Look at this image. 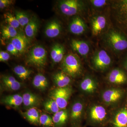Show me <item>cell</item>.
I'll return each mask as SVG.
<instances>
[{
    "instance_id": "obj_1",
    "label": "cell",
    "mask_w": 127,
    "mask_h": 127,
    "mask_svg": "<svg viewBox=\"0 0 127 127\" xmlns=\"http://www.w3.org/2000/svg\"><path fill=\"white\" fill-rule=\"evenodd\" d=\"M85 115L87 123L93 127H108L111 119L106 108L96 103L91 104L88 107Z\"/></svg>"
},
{
    "instance_id": "obj_2",
    "label": "cell",
    "mask_w": 127,
    "mask_h": 127,
    "mask_svg": "<svg viewBox=\"0 0 127 127\" xmlns=\"http://www.w3.org/2000/svg\"><path fill=\"white\" fill-rule=\"evenodd\" d=\"M111 14L116 26L127 37V0L114 1Z\"/></svg>"
},
{
    "instance_id": "obj_3",
    "label": "cell",
    "mask_w": 127,
    "mask_h": 127,
    "mask_svg": "<svg viewBox=\"0 0 127 127\" xmlns=\"http://www.w3.org/2000/svg\"><path fill=\"white\" fill-rule=\"evenodd\" d=\"M62 71L70 77L79 76L82 73V66L79 58L70 53L64 57L61 65Z\"/></svg>"
},
{
    "instance_id": "obj_4",
    "label": "cell",
    "mask_w": 127,
    "mask_h": 127,
    "mask_svg": "<svg viewBox=\"0 0 127 127\" xmlns=\"http://www.w3.org/2000/svg\"><path fill=\"white\" fill-rule=\"evenodd\" d=\"M47 60V52L45 48L40 45L34 46L30 50L26 59L27 64L37 68L46 65Z\"/></svg>"
},
{
    "instance_id": "obj_5",
    "label": "cell",
    "mask_w": 127,
    "mask_h": 127,
    "mask_svg": "<svg viewBox=\"0 0 127 127\" xmlns=\"http://www.w3.org/2000/svg\"><path fill=\"white\" fill-rule=\"evenodd\" d=\"M85 103L82 98L75 100L69 110V120L71 127H82V122L85 115Z\"/></svg>"
},
{
    "instance_id": "obj_6",
    "label": "cell",
    "mask_w": 127,
    "mask_h": 127,
    "mask_svg": "<svg viewBox=\"0 0 127 127\" xmlns=\"http://www.w3.org/2000/svg\"><path fill=\"white\" fill-rule=\"evenodd\" d=\"M106 41L112 49L122 51L127 49V37L123 33L117 30H111L106 36Z\"/></svg>"
},
{
    "instance_id": "obj_7",
    "label": "cell",
    "mask_w": 127,
    "mask_h": 127,
    "mask_svg": "<svg viewBox=\"0 0 127 127\" xmlns=\"http://www.w3.org/2000/svg\"><path fill=\"white\" fill-rule=\"evenodd\" d=\"M72 92L71 87L58 88L53 89L49 94L50 98L56 101L60 109H65Z\"/></svg>"
},
{
    "instance_id": "obj_8",
    "label": "cell",
    "mask_w": 127,
    "mask_h": 127,
    "mask_svg": "<svg viewBox=\"0 0 127 127\" xmlns=\"http://www.w3.org/2000/svg\"><path fill=\"white\" fill-rule=\"evenodd\" d=\"M125 94L123 89L118 88H112L104 90L101 97L103 102L109 107L116 106L122 100Z\"/></svg>"
},
{
    "instance_id": "obj_9",
    "label": "cell",
    "mask_w": 127,
    "mask_h": 127,
    "mask_svg": "<svg viewBox=\"0 0 127 127\" xmlns=\"http://www.w3.org/2000/svg\"><path fill=\"white\" fill-rule=\"evenodd\" d=\"M58 6L63 14L67 16H72L81 11L84 4L81 1L78 0H65L60 1Z\"/></svg>"
},
{
    "instance_id": "obj_10",
    "label": "cell",
    "mask_w": 127,
    "mask_h": 127,
    "mask_svg": "<svg viewBox=\"0 0 127 127\" xmlns=\"http://www.w3.org/2000/svg\"><path fill=\"white\" fill-rule=\"evenodd\" d=\"M111 59L106 51L101 50L95 53L92 58V64L98 70L103 71L109 68L111 64Z\"/></svg>"
},
{
    "instance_id": "obj_11",
    "label": "cell",
    "mask_w": 127,
    "mask_h": 127,
    "mask_svg": "<svg viewBox=\"0 0 127 127\" xmlns=\"http://www.w3.org/2000/svg\"><path fill=\"white\" fill-rule=\"evenodd\" d=\"M108 127H127V107H123L115 112L111 117Z\"/></svg>"
},
{
    "instance_id": "obj_12",
    "label": "cell",
    "mask_w": 127,
    "mask_h": 127,
    "mask_svg": "<svg viewBox=\"0 0 127 127\" xmlns=\"http://www.w3.org/2000/svg\"><path fill=\"white\" fill-rule=\"evenodd\" d=\"M107 79L110 83L121 85L127 82V76L124 71L119 68H114L108 73Z\"/></svg>"
},
{
    "instance_id": "obj_13",
    "label": "cell",
    "mask_w": 127,
    "mask_h": 127,
    "mask_svg": "<svg viewBox=\"0 0 127 127\" xmlns=\"http://www.w3.org/2000/svg\"><path fill=\"white\" fill-rule=\"evenodd\" d=\"M98 85L97 82L93 77L87 76L82 80L79 88L81 91L87 95L95 93L97 90Z\"/></svg>"
},
{
    "instance_id": "obj_14",
    "label": "cell",
    "mask_w": 127,
    "mask_h": 127,
    "mask_svg": "<svg viewBox=\"0 0 127 127\" xmlns=\"http://www.w3.org/2000/svg\"><path fill=\"white\" fill-rule=\"evenodd\" d=\"M22 97L23 105L28 109L39 106L41 102V98L39 96L30 92L24 93Z\"/></svg>"
},
{
    "instance_id": "obj_15",
    "label": "cell",
    "mask_w": 127,
    "mask_h": 127,
    "mask_svg": "<svg viewBox=\"0 0 127 127\" xmlns=\"http://www.w3.org/2000/svg\"><path fill=\"white\" fill-rule=\"evenodd\" d=\"M55 127H64L69 119V110L65 109H60L54 114L52 117Z\"/></svg>"
},
{
    "instance_id": "obj_16",
    "label": "cell",
    "mask_w": 127,
    "mask_h": 127,
    "mask_svg": "<svg viewBox=\"0 0 127 127\" xmlns=\"http://www.w3.org/2000/svg\"><path fill=\"white\" fill-rule=\"evenodd\" d=\"M86 25L84 21L79 17H74L71 21L69 26L70 32L76 35H81L86 30Z\"/></svg>"
},
{
    "instance_id": "obj_17",
    "label": "cell",
    "mask_w": 127,
    "mask_h": 127,
    "mask_svg": "<svg viewBox=\"0 0 127 127\" xmlns=\"http://www.w3.org/2000/svg\"><path fill=\"white\" fill-rule=\"evenodd\" d=\"M62 31V27L60 23L56 20L50 22L47 25L45 29V34L47 37L55 38L59 36Z\"/></svg>"
},
{
    "instance_id": "obj_18",
    "label": "cell",
    "mask_w": 127,
    "mask_h": 127,
    "mask_svg": "<svg viewBox=\"0 0 127 127\" xmlns=\"http://www.w3.org/2000/svg\"><path fill=\"white\" fill-rule=\"evenodd\" d=\"M53 80L58 88L68 86L71 82L70 77L62 71L55 73L53 76Z\"/></svg>"
},
{
    "instance_id": "obj_19",
    "label": "cell",
    "mask_w": 127,
    "mask_h": 127,
    "mask_svg": "<svg viewBox=\"0 0 127 127\" xmlns=\"http://www.w3.org/2000/svg\"><path fill=\"white\" fill-rule=\"evenodd\" d=\"M65 53V48L62 45L59 43L55 44L51 52V58L53 62L58 63L63 61Z\"/></svg>"
},
{
    "instance_id": "obj_20",
    "label": "cell",
    "mask_w": 127,
    "mask_h": 127,
    "mask_svg": "<svg viewBox=\"0 0 127 127\" xmlns=\"http://www.w3.org/2000/svg\"><path fill=\"white\" fill-rule=\"evenodd\" d=\"M71 46L73 50L83 56H86L90 50L88 44L83 41L73 39L71 41Z\"/></svg>"
},
{
    "instance_id": "obj_21",
    "label": "cell",
    "mask_w": 127,
    "mask_h": 127,
    "mask_svg": "<svg viewBox=\"0 0 127 127\" xmlns=\"http://www.w3.org/2000/svg\"><path fill=\"white\" fill-rule=\"evenodd\" d=\"M106 20L104 16H99L94 18L92 21V32L94 35H97L105 28Z\"/></svg>"
},
{
    "instance_id": "obj_22",
    "label": "cell",
    "mask_w": 127,
    "mask_h": 127,
    "mask_svg": "<svg viewBox=\"0 0 127 127\" xmlns=\"http://www.w3.org/2000/svg\"><path fill=\"white\" fill-rule=\"evenodd\" d=\"M1 101L3 104L13 108H18L23 103V97L19 94L8 95L3 98Z\"/></svg>"
},
{
    "instance_id": "obj_23",
    "label": "cell",
    "mask_w": 127,
    "mask_h": 127,
    "mask_svg": "<svg viewBox=\"0 0 127 127\" xmlns=\"http://www.w3.org/2000/svg\"><path fill=\"white\" fill-rule=\"evenodd\" d=\"M22 115L24 118L31 124L36 126L40 125V116L36 108L28 109L26 112L22 113Z\"/></svg>"
},
{
    "instance_id": "obj_24",
    "label": "cell",
    "mask_w": 127,
    "mask_h": 127,
    "mask_svg": "<svg viewBox=\"0 0 127 127\" xmlns=\"http://www.w3.org/2000/svg\"><path fill=\"white\" fill-rule=\"evenodd\" d=\"M1 82L3 86L10 91H18L22 86L21 83L12 76H3Z\"/></svg>"
},
{
    "instance_id": "obj_25",
    "label": "cell",
    "mask_w": 127,
    "mask_h": 127,
    "mask_svg": "<svg viewBox=\"0 0 127 127\" xmlns=\"http://www.w3.org/2000/svg\"><path fill=\"white\" fill-rule=\"evenodd\" d=\"M39 22L36 17H32L30 18L29 23L25 28L26 35L30 39H32L35 36L39 28Z\"/></svg>"
},
{
    "instance_id": "obj_26",
    "label": "cell",
    "mask_w": 127,
    "mask_h": 127,
    "mask_svg": "<svg viewBox=\"0 0 127 127\" xmlns=\"http://www.w3.org/2000/svg\"><path fill=\"white\" fill-rule=\"evenodd\" d=\"M10 43L15 46L20 53L25 52L28 44L27 39L23 35L18 34L11 40Z\"/></svg>"
},
{
    "instance_id": "obj_27",
    "label": "cell",
    "mask_w": 127,
    "mask_h": 127,
    "mask_svg": "<svg viewBox=\"0 0 127 127\" xmlns=\"http://www.w3.org/2000/svg\"><path fill=\"white\" fill-rule=\"evenodd\" d=\"M32 83L34 87L41 91L46 90L49 84L46 78L41 73H38L34 77Z\"/></svg>"
},
{
    "instance_id": "obj_28",
    "label": "cell",
    "mask_w": 127,
    "mask_h": 127,
    "mask_svg": "<svg viewBox=\"0 0 127 127\" xmlns=\"http://www.w3.org/2000/svg\"><path fill=\"white\" fill-rule=\"evenodd\" d=\"M15 73L20 79L25 81L30 77L32 71L22 65H18L15 66L13 69Z\"/></svg>"
},
{
    "instance_id": "obj_29",
    "label": "cell",
    "mask_w": 127,
    "mask_h": 127,
    "mask_svg": "<svg viewBox=\"0 0 127 127\" xmlns=\"http://www.w3.org/2000/svg\"><path fill=\"white\" fill-rule=\"evenodd\" d=\"M1 34L2 38L4 39H12L18 34L15 28L8 25L2 27L1 30Z\"/></svg>"
},
{
    "instance_id": "obj_30",
    "label": "cell",
    "mask_w": 127,
    "mask_h": 127,
    "mask_svg": "<svg viewBox=\"0 0 127 127\" xmlns=\"http://www.w3.org/2000/svg\"><path fill=\"white\" fill-rule=\"evenodd\" d=\"M43 106L46 111L54 114L60 110L56 101L51 98L46 100L43 103Z\"/></svg>"
},
{
    "instance_id": "obj_31",
    "label": "cell",
    "mask_w": 127,
    "mask_h": 127,
    "mask_svg": "<svg viewBox=\"0 0 127 127\" xmlns=\"http://www.w3.org/2000/svg\"><path fill=\"white\" fill-rule=\"evenodd\" d=\"M4 17L5 21L7 23V25L16 29L18 28L20 26L15 16H14L11 13L6 12L4 14Z\"/></svg>"
},
{
    "instance_id": "obj_32",
    "label": "cell",
    "mask_w": 127,
    "mask_h": 127,
    "mask_svg": "<svg viewBox=\"0 0 127 127\" xmlns=\"http://www.w3.org/2000/svg\"><path fill=\"white\" fill-rule=\"evenodd\" d=\"M15 17L22 27L26 26L28 24L30 20L27 14L22 11H16Z\"/></svg>"
},
{
    "instance_id": "obj_33",
    "label": "cell",
    "mask_w": 127,
    "mask_h": 127,
    "mask_svg": "<svg viewBox=\"0 0 127 127\" xmlns=\"http://www.w3.org/2000/svg\"><path fill=\"white\" fill-rule=\"evenodd\" d=\"M40 125L42 127H55L52 118L46 114L41 115L40 118Z\"/></svg>"
},
{
    "instance_id": "obj_34",
    "label": "cell",
    "mask_w": 127,
    "mask_h": 127,
    "mask_svg": "<svg viewBox=\"0 0 127 127\" xmlns=\"http://www.w3.org/2000/svg\"><path fill=\"white\" fill-rule=\"evenodd\" d=\"M6 50L8 52L14 56L17 55L18 53H19L16 48L11 43H9V44L7 45L6 47Z\"/></svg>"
},
{
    "instance_id": "obj_35",
    "label": "cell",
    "mask_w": 127,
    "mask_h": 127,
    "mask_svg": "<svg viewBox=\"0 0 127 127\" xmlns=\"http://www.w3.org/2000/svg\"><path fill=\"white\" fill-rule=\"evenodd\" d=\"M10 58L9 53L7 52L1 51L0 52V61L5 62L7 61Z\"/></svg>"
},
{
    "instance_id": "obj_36",
    "label": "cell",
    "mask_w": 127,
    "mask_h": 127,
    "mask_svg": "<svg viewBox=\"0 0 127 127\" xmlns=\"http://www.w3.org/2000/svg\"><path fill=\"white\" fill-rule=\"evenodd\" d=\"M93 5L96 7H101L103 6L106 3V1L104 0H91Z\"/></svg>"
},
{
    "instance_id": "obj_37",
    "label": "cell",
    "mask_w": 127,
    "mask_h": 127,
    "mask_svg": "<svg viewBox=\"0 0 127 127\" xmlns=\"http://www.w3.org/2000/svg\"><path fill=\"white\" fill-rule=\"evenodd\" d=\"M13 1L10 0H0V8L3 9L8 7L12 4Z\"/></svg>"
},
{
    "instance_id": "obj_38",
    "label": "cell",
    "mask_w": 127,
    "mask_h": 127,
    "mask_svg": "<svg viewBox=\"0 0 127 127\" xmlns=\"http://www.w3.org/2000/svg\"><path fill=\"white\" fill-rule=\"evenodd\" d=\"M124 68L127 71V57L124 62Z\"/></svg>"
},
{
    "instance_id": "obj_39",
    "label": "cell",
    "mask_w": 127,
    "mask_h": 127,
    "mask_svg": "<svg viewBox=\"0 0 127 127\" xmlns=\"http://www.w3.org/2000/svg\"></svg>"
}]
</instances>
